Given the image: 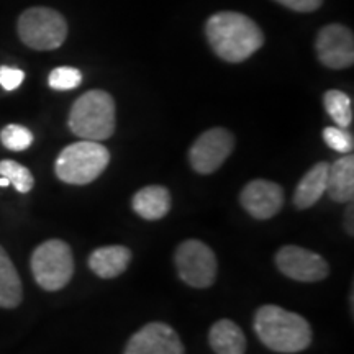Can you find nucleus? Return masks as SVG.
Here are the masks:
<instances>
[{
    "label": "nucleus",
    "mask_w": 354,
    "mask_h": 354,
    "mask_svg": "<svg viewBox=\"0 0 354 354\" xmlns=\"http://www.w3.org/2000/svg\"><path fill=\"white\" fill-rule=\"evenodd\" d=\"M205 33L215 55L228 63H241L264 44L258 24L238 12H218L207 20Z\"/></svg>",
    "instance_id": "f257e3e1"
},
{
    "label": "nucleus",
    "mask_w": 354,
    "mask_h": 354,
    "mask_svg": "<svg viewBox=\"0 0 354 354\" xmlns=\"http://www.w3.org/2000/svg\"><path fill=\"white\" fill-rule=\"evenodd\" d=\"M326 112L339 128H348L353 123V104L348 94L342 91H328L323 97Z\"/></svg>",
    "instance_id": "6ab92c4d"
},
{
    "label": "nucleus",
    "mask_w": 354,
    "mask_h": 354,
    "mask_svg": "<svg viewBox=\"0 0 354 354\" xmlns=\"http://www.w3.org/2000/svg\"><path fill=\"white\" fill-rule=\"evenodd\" d=\"M82 82V73L76 68H69V66H63V68H56L51 71L50 77H48V84L55 91H73L81 86Z\"/></svg>",
    "instance_id": "4be33fe9"
},
{
    "label": "nucleus",
    "mask_w": 354,
    "mask_h": 354,
    "mask_svg": "<svg viewBox=\"0 0 354 354\" xmlns=\"http://www.w3.org/2000/svg\"><path fill=\"white\" fill-rule=\"evenodd\" d=\"M276 263L284 276L299 282H318L330 274V266L320 254L294 245L281 248L276 254Z\"/></svg>",
    "instance_id": "1a4fd4ad"
},
{
    "label": "nucleus",
    "mask_w": 354,
    "mask_h": 354,
    "mask_svg": "<svg viewBox=\"0 0 354 354\" xmlns=\"http://www.w3.org/2000/svg\"><path fill=\"white\" fill-rule=\"evenodd\" d=\"M123 354H185V348L172 326L153 322L131 336Z\"/></svg>",
    "instance_id": "9b49d317"
},
{
    "label": "nucleus",
    "mask_w": 354,
    "mask_h": 354,
    "mask_svg": "<svg viewBox=\"0 0 354 354\" xmlns=\"http://www.w3.org/2000/svg\"><path fill=\"white\" fill-rule=\"evenodd\" d=\"M240 202L248 214L258 220L272 218L284 203V192L276 183L256 179L241 190Z\"/></svg>",
    "instance_id": "f8f14e48"
},
{
    "label": "nucleus",
    "mask_w": 354,
    "mask_h": 354,
    "mask_svg": "<svg viewBox=\"0 0 354 354\" xmlns=\"http://www.w3.org/2000/svg\"><path fill=\"white\" fill-rule=\"evenodd\" d=\"M254 331L261 343L276 353H300L312 343L308 322L277 305H263L256 312Z\"/></svg>",
    "instance_id": "f03ea898"
},
{
    "label": "nucleus",
    "mask_w": 354,
    "mask_h": 354,
    "mask_svg": "<svg viewBox=\"0 0 354 354\" xmlns=\"http://www.w3.org/2000/svg\"><path fill=\"white\" fill-rule=\"evenodd\" d=\"M110 153L100 141L82 140L66 146L56 159L57 179L66 184L86 185L94 183L107 169Z\"/></svg>",
    "instance_id": "20e7f679"
},
{
    "label": "nucleus",
    "mask_w": 354,
    "mask_h": 354,
    "mask_svg": "<svg viewBox=\"0 0 354 354\" xmlns=\"http://www.w3.org/2000/svg\"><path fill=\"white\" fill-rule=\"evenodd\" d=\"M326 192L331 201L339 203L353 202L354 197V156L344 154L335 165H330Z\"/></svg>",
    "instance_id": "4468645a"
},
{
    "label": "nucleus",
    "mask_w": 354,
    "mask_h": 354,
    "mask_svg": "<svg viewBox=\"0 0 354 354\" xmlns=\"http://www.w3.org/2000/svg\"><path fill=\"white\" fill-rule=\"evenodd\" d=\"M24 300V287L12 259L0 246V308H17Z\"/></svg>",
    "instance_id": "a211bd4d"
},
{
    "label": "nucleus",
    "mask_w": 354,
    "mask_h": 354,
    "mask_svg": "<svg viewBox=\"0 0 354 354\" xmlns=\"http://www.w3.org/2000/svg\"><path fill=\"white\" fill-rule=\"evenodd\" d=\"M323 140H325V143L328 145L331 149H335V151L338 153L349 154L353 151L354 140L351 133L346 131V128L326 127L325 130H323Z\"/></svg>",
    "instance_id": "5701e85b"
},
{
    "label": "nucleus",
    "mask_w": 354,
    "mask_h": 354,
    "mask_svg": "<svg viewBox=\"0 0 354 354\" xmlns=\"http://www.w3.org/2000/svg\"><path fill=\"white\" fill-rule=\"evenodd\" d=\"M131 261V251L127 246H104L88 258V268L102 279H113L127 271Z\"/></svg>",
    "instance_id": "ddd939ff"
},
{
    "label": "nucleus",
    "mask_w": 354,
    "mask_h": 354,
    "mask_svg": "<svg viewBox=\"0 0 354 354\" xmlns=\"http://www.w3.org/2000/svg\"><path fill=\"white\" fill-rule=\"evenodd\" d=\"M0 141L10 151H24L33 143V133L26 127L7 125L0 131Z\"/></svg>",
    "instance_id": "412c9836"
},
{
    "label": "nucleus",
    "mask_w": 354,
    "mask_h": 354,
    "mask_svg": "<svg viewBox=\"0 0 354 354\" xmlns=\"http://www.w3.org/2000/svg\"><path fill=\"white\" fill-rule=\"evenodd\" d=\"M10 185V183L6 179V177H0V187H8Z\"/></svg>",
    "instance_id": "bb28decb"
},
{
    "label": "nucleus",
    "mask_w": 354,
    "mask_h": 354,
    "mask_svg": "<svg viewBox=\"0 0 354 354\" xmlns=\"http://www.w3.org/2000/svg\"><path fill=\"white\" fill-rule=\"evenodd\" d=\"M276 2L287 8H290V10L294 12L308 13V12H315L317 8H320L323 0H276Z\"/></svg>",
    "instance_id": "393cba45"
},
{
    "label": "nucleus",
    "mask_w": 354,
    "mask_h": 354,
    "mask_svg": "<svg viewBox=\"0 0 354 354\" xmlns=\"http://www.w3.org/2000/svg\"><path fill=\"white\" fill-rule=\"evenodd\" d=\"M328 162H318L302 177L294 194V203L300 210L308 209L320 201L323 194L326 192V183H328Z\"/></svg>",
    "instance_id": "2eb2a0df"
},
{
    "label": "nucleus",
    "mask_w": 354,
    "mask_h": 354,
    "mask_svg": "<svg viewBox=\"0 0 354 354\" xmlns=\"http://www.w3.org/2000/svg\"><path fill=\"white\" fill-rule=\"evenodd\" d=\"M17 32L32 50L51 51L57 50L68 38V21L53 8L33 7L21 13Z\"/></svg>",
    "instance_id": "39448f33"
},
{
    "label": "nucleus",
    "mask_w": 354,
    "mask_h": 354,
    "mask_svg": "<svg viewBox=\"0 0 354 354\" xmlns=\"http://www.w3.org/2000/svg\"><path fill=\"white\" fill-rule=\"evenodd\" d=\"M234 148L233 135L225 128L202 133L189 151L190 165L198 174H212L227 161Z\"/></svg>",
    "instance_id": "6e6552de"
},
{
    "label": "nucleus",
    "mask_w": 354,
    "mask_h": 354,
    "mask_svg": "<svg viewBox=\"0 0 354 354\" xmlns=\"http://www.w3.org/2000/svg\"><path fill=\"white\" fill-rule=\"evenodd\" d=\"M0 177H6L20 194H28L35 185L33 174L28 167L21 166L20 162L13 161V159L0 161Z\"/></svg>",
    "instance_id": "aec40b11"
},
{
    "label": "nucleus",
    "mask_w": 354,
    "mask_h": 354,
    "mask_svg": "<svg viewBox=\"0 0 354 354\" xmlns=\"http://www.w3.org/2000/svg\"><path fill=\"white\" fill-rule=\"evenodd\" d=\"M131 205L145 220H159L171 210V194L162 185H148L135 194Z\"/></svg>",
    "instance_id": "dca6fc26"
},
{
    "label": "nucleus",
    "mask_w": 354,
    "mask_h": 354,
    "mask_svg": "<svg viewBox=\"0 0 354 354\" xmlns=\"http://www.w3.org/2000/svg\"><path fill=\"white\" fill-rule=\"evenodd\" d=\"M177 272L185 284L196 289H207L215 282L216 258L205 243L185 240L177 246L174 254Z\"/></svg>",
    "instance_id": "0eeeda50"
},
{
    "label": "nucleus",
    "mask_w": 354,
    "mask_h": 354,
    "mask_svg": "<svg viewBox=\"0 0 354 354\" xmlns=\"http://www.w3.org/2000/svg\"><path fill=\"white\" fill-rule=\"evenodd\" d=\"M25 79V73L21 69L8 68V66H0V86L6 91H15L21 86Z\"/></svg>",
    "instance_id": "b1692460"
},
{
    "label": "nucleus",
    "mask_w": 354,
    "mask_h": 354,
    "mask_svg": "<svg viewBox=\"0 0 354 354\" xmlns=\"http://www.w3.org/2000/svg\"><path fill=\"white\" fill-rule=\"evenodd\" d=\"M353 216H354V209H353V202H349L348 205V210H346V232L351 234L354 233V225H353Z\"/></svg>",
    "instance_id": "a878e982"
},
{
    "label": "nucleus",
    "mask_w": 354,
    "mask_h": 354,
    "mask_svg": "<svg viewBox=\"0 0 354 354\" xmlns=\"http://www.w3.org/2000/svg\"><path fill=\"white\" fill-rule=\"evenodd\" d=\"M209 343L216 354H245L246 351V338L241 328L227 318L214 323Z\"/></svg>",
    "instance_id": "f3484780"
},
{
    "label": "nucleus",
    "mask_w": 354,
    "mask_h": 354,
    "mask_svg": "<svg viewBox=\"0 0 354 354\" xmlns=\"http://www.w3.org/2000/svg\"><path fill=\"white\" fill-rule=\"evenodd\" d=\"M69 128L88 141H104L115 131V102L105 91H88L74 102L69 112Z\"/></svg>",
    "instance_id": "7ed1b4c3"
},
{
    "label": "nucleus",
    "mask_w": 354,
    "mask_h": 354,
    "mask_svg": "<svg viewBox=\"0 0 354 354\" xmlns=\"http://www.w3.org/2000/svg\"><path fill=\"white\" fill-rule=\"evenodd\" d=\"M317 55L323 66L344 69L354 63V38L348 26L331 24L323 26L317 37Z\"/></svg>",
    "instance_id": "9d476101"
},
{
    "label": "nucleus",
    "mask_w": 354,
    "mask_h": 354,
    "mask_svg": "<svg viewBox=\"0 0 354 354\" xmlns=\"http://www.w3.org/2000/svg\"><path fill=\"white\" fill-rule=\"evenodd\" d=\"M32 272L37 284L48 292L61 290L74 274L71 246L63 240H48L32 254Z\"/></svg>",
    "instance_id": "423d86ee"
}]
</instances>
